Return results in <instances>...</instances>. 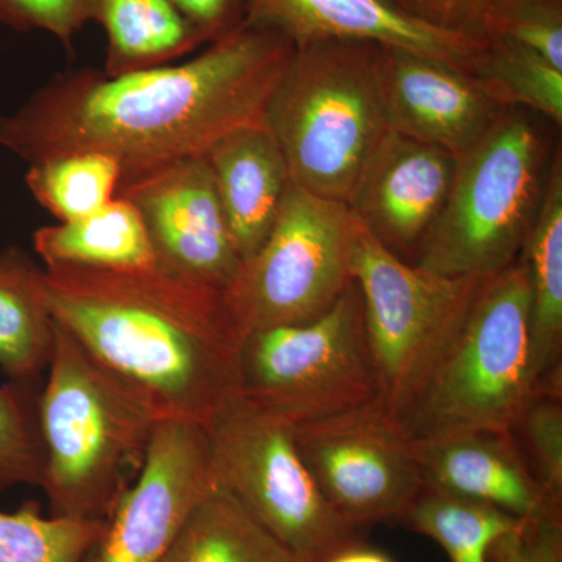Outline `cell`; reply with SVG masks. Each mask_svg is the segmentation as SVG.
I'll use <instances>...</instances> for the list:
<instances>
[{"mask_svg":"<svg viewBox=\"0 0 562 562\" xmlns=\"http://www.w3.org/2000/svg\"><path fill=\"white\" fill-rule=\"evenodd\" d=\"M217 484L302 562H325L361 530L342 519L306 469L291 424L235 397L206 425Z\"/></svg>","mask_w":562,"mask_h":562,"instance_id":"obj_7","label":"cell"},{"mask_svg":"<svg viewBox=\"0 0 562 562\" xmlns=\"http://www.w3.org/2000/svg\"><path fill=\"white\" fill-rule=\"evenodd\" d=\"M519 520L497 506L425 484L401 525L438 542L450 562H490L492 543Z\"/></svg>","mask_w":562,"mask_h":562,"instance_id":"obj_24","label":"cell"},{"mask_svg":"<svg viewBox=\"0 0 562 562\" xmlns=\"http://www.w3.org/2000/svg\"><path fill=\"white\" fill-rule=\"evenodd\" d=\"M490 562H562V512L520 519L492 543Z\"/></svg>","mask_w":562,"mask_h":562,"instance_id":"obj_32","label":"cell"},{"mask_svg":"<svg viewBox=\"0 0 562 562\" xmlns=\"http://www.w3.org/2000/svg\"><path fill=\"white\" fill-rule=\"evenodd\" d=\"M238 397L291 425L376 401L379 383L355 281L317 319L246 335Z\"/></svg>","mask_w":562,"mask_h":562,"instance_id":"obj_8","label":"cell"},{"mask_svg":"<svg viewBox=\"0 0 562 562\" xmlns=\"http://www.w3.org/2000/svg\"><path fill=\"white\" fill-rule=\"evenodd\" d=\"M244 21L279 32L294 47L330 41L413 52L469 72L484 36L446 31L394 0H244Z\"/></svg>","mask_w":562,"mask_h":562,"instance_id":"obj_14","label":"cell"},{"mask_svg":"<svg viewBox=\"0 0 562 562\" xmlns=\"http://www.w3.org/2000/svg\"><path fill=\"white\" fill-rule=\"evenodd\" d=\"M512 435L536 482L554 505L562 506V397L536 395Z\"/></svg>","mask_w":562,"mask_h":562,"instance_id":"obj_29","label":"cell"},{"mask_svg":"<svg viewBox=\"0 0 562 562\" xmlns=\"http://www.w3.org/2000/svg\"><path fill=\"white\" fill-rule=\"evenodd\" d=\"M233 246L241 261L257 254L271 232L291 183L279 143L265 124L238 128L203 154Z\"/></svg>","mask_w":562,"mask_h":562,"instance_id":"obj_18","label":"cell"},{"mask_svg":"<svg viewBox=\"0 0 562 562\" xmlns=\"http://www.w3.org/2000/svg\"><path fill=\"white\" fill-rule=\"evenodd\" d=\"M428 486L497 506L517 519L562 512L536 482L512 432L454 431L412 439Z\"/></svg>","mask_w":562,"mask_h":562,"instance_id":"obj_17","label":"cell"},{"mask_svg":"<svg viewBox=\"0 0 562 562\" xmlns=\"http://www.w3.org/2000/svg\"><path fill=\"white\" fill-rule=\"evenodd\" d=\"M40 273L24 251L0 249V369L11 382L33 383L49 368L55 322Z\"/></svg>","mask_w":562,"mask_h":562,"instance_id":"obj_22","label":"cell"},{"mask_svg":"<svg viewBox=\"0 0 562 562\" xmlns=\"http://www.w3.org/2000/svg\"><path fill=\"white\" fill-rule=\"evenodd\" d=\"M216 486L205 428L158 422L138 479L122 494L87 562H162Z\"/></svg>","mask_w":562,"mask_h":562,"instance_id":"obj_12","label":"cell"},{"mask_svg":"<svg viewBox=\"0 0 562 562\" xmlns=\"http://www.w3.org/2000/svg\"><path fill=\"white\" fill-rule=\"evenodd\" d=\"M162 562H302L217 484L181 528Z\"/></svg>","mask_w":562,"mask_h":562,"instance_id":"obj_23","label":"cell"},{"mask_svg":"<svg viewBox=\"0 0 562 562\" xmlns=\"http://www.w3.org/2000/svg\"><path fill=\"white\" fill-rule=\"evenodd\" d=\"M33 247L44 266L132 269L157 265L138 211L121 198L81 220L38 228Z\"/></svg>","mask_w":562,"mask_h":562,"instance_id":"obj_21","label":"cell"},{"mask_svg":"<svg viewBox=\"0 0 562 562\" xmlns=\"http://www.w3.org/2000/svg\"><path fill=\"white\" fill-rule=\"evenodd\" d=\"M106 522L43 517L33 505L0 512V562H87Z\"/></svg>","mask_w":562,"mask_h":562,"instance_id":"obj_27","label":"cell"},{"mask_svg":"<svg viewBox=\"0 0 562 562\" xmlns=\"http://www.w3.org/2000/svg\"><path fill=\"white\" fill-rule=\"evenodd\" d=\"M32 383L0 386V492L20 484L40 486L44 447Z\"/></svg>","mask_w":562,"mask_h":562,"instance_id":"obj_28","label":"cell"},{"mask_svg":"<svg viewBox=\"0 0 562 562\" xmlns=\"http://www.w3.org/2000/svg\"><path fill=\"white\" fill-rule=\"evenodd\" d=\"M349 268L361 295L379 401L398 419L484 279H449L403 261L351 213Z\"/></svg>","mask_w":562,"mask_h":562,"instance_id":"obj_9","label":"cell"},{"mask_svg":"<svg viewBox=\"0 0 562 562\" xmlns=\"http://www.w3.org/2000/svg\"><path fill=\"white\" fill-rule=\"evenodd\" d=\"M120 161L101 151L58 155L29 165L25 184L58 222L90 216L116 198Z\"/></svg>","mask_w":562,"mask_h":562,"instance_id":"obj_26","label":"cell"},{"mask_svg":"<svg viewBox=\"0 0 562 562\" xmlns=\"http://www.w3.org/2000/svg\"><path fill=\"white\" fill-rule=\"evenodd\" d=\"M291 432L325 501L360 530L401 525L427 484L414 460L412 438L379 398L291 425Z\"/></svg>","mask_w":562,"mask_h":562,"instance_id":"obj_11","label":"cell"},{"mask_svg":"<svg viewBox=\"0 0 562 562\" xmlns=\"http://www.w3.org/2000/svg\"><path fill=\"white\" fill-rule=\"evenodd\" d=\"M505 0H395L403 10L446 31L483 36L487 18Z\"/></svg>","mask_w":562,"mask_h":562,"instance_id":"obj_33","label":"cell"},{"mask_svg":"<svg viewBox=\"0 0 562 562\" xmlns=\"http://www.w3.org/2000/svg\"><path fill=\"white\" fill-rule=\"evenodd\" d=\"M454 165L450 151L390 131L362 168L347 206L376 241L413 265L441 214Z\"/></svg>","mask_w":562,"mask_h":562,"instance_id":"obj_15","label":"cell"},{"mask_svg":"<svg viewBox=\"0 0 562 562\" xmlns=\"http://www.w3.org/2000/svg\"><path fill=\"white\" fill-rule=\"evenodd\" d=\"M88 22L106 33V76L169 65L206 43L171 0H87Z\"/></svg>","mask_w":562,"mask_h":562,"instance_id":"obj_20","label":"cell"},{"mask_svg":"<svg viewBox=\"0 0 562 562\" xmlns=\"http://www.w3.org/2000/svg\"><path fill=\"white\" fill-rule=\"evenodd\" d=\"M50 516L109 522L138 479L158 420L138 395L55 324L36 401Z\"/></svg>","mask_w":562,"mask_h":562,"instance_id":"obj_3","label":"cell"},{"mask_svg":"<svg viewBox=\"0 0 562 562\" xmlns=\"http://www.w3.org/2000/svg\"><path fill=\"white\" fill-rule=\"evenodd\" d=\"M380 52L376 44L349 41L295 47L265 125L301 190L347 205L362 168L390 132Z\"/></svg>","mask_w":562,"mask_h":562,"instance_id":"obj_4","label":"cell"},{"mask_svg":"<svg viewBox=\"0 0 562 562\" xmlns=\"http://www.w3.org/2000/svg\"><path fill=\"white\" fill-rule=\"evenodd\" d=\"M52 319L127 384L155 419L206 427L238 397L246 333L225 291L160 266L41 268Z\"/></svg>","mask_w":562,"mask_h":562,"instance_id":"obj_2","label":"cell"},{"mask_svg":"<svg viewBox=\"0 0 562 562\" xmlns=\"http://www.w3.org/2000/svg\"><path fill=\"white\" fill-rule=\"evenodd\" d=\"M294 49L279 32L244 21L179 65L114 77L68 70L0 116V147L27 165L101 151L120 161L122 180L201 157L228 133L265 124Z\"/></svg>","mask_w":562,"mask_h":562,"instance_id":"obj_1","label":"cell"},{"mask_svg":"<svg viewBox=\"0 0 562 562\" xmlns=\"http://www.w3.org/2000/svg\"><path fill=\"white\" fill-rule=\"evenodd\" d=\"M116 198L138 211L161 269L214 290L232 286L243 261L203 155L122 180Z\"/></svg>","mask_w":562,"mask_h":562,"instance_id":"obj_13","label":"cell"},{"mask_svg":"<svg viewBox=\"0 0 562 562\" xmlns=\"http://www.w3.org/2000/svg\"><path fill=\"white\" fill-rule=\"evenodd\" d=\"M469 74L502 109L541 114L561 127L562 70L520 44L484 36Z\"/></svg>","mask_w":562,"mask_h":562,"instance_id":"obj_25","label":"cell"},{"mask_svg":"<svg viewBox=\"0 0 562 562\" xmlns=\"http://www.w3.org/2000/svg\"><path fill=\"white\" fill-rule=\"evenodd\" d=\"M394 2H395V0H394Z\"/></svg>","mask_w":562,"mask_h":562,"instance_id":"obj_36","label":"cell"},{"mask_svg":"<svg viewBox=\"0 0 562 562\" xmlns=\"http://www.w3.org/2000/svg\"><path fill=\"white\" fill-rule=\"evenodd\" d=\"M350 210L290 183L268 238L225 291L244 333L305 324L350 286Z\"/></svg>","mask_w":562,"mask_h":562,"instance_id":"obj_10","label":"cell"},{"mask_svg":"<svg viewBox=\"0 0 562 562\" xmlns=\"http://www.w3.org/2000/svg\"><path fill=\"white\" fill-rule=\"evenodd\" d=\"M380 87L390 131L458 157L494 127L503 111L465 70L382 47Z\"/></svg>","mask_w":562,"mask_h":562,"instance_id":"obj_16","label":"cell"},{"mask_svg":"<svg viewBox=\"0 0 562 562\" xmlns=\"http://www.w3.org/2000/svg\"><path fill=\"white\" fill-rule=\"evenodd\" d=\"M549 139L530 111H503L458 155L441 214L413 265L449 279H487L522 257L549 176Z\"/></svg>","mask_w":562,"mask_h":562,"instance_id":"obj_6","label":"cell"},{"mask_svg":"<svg viewBox=\"0 0 562 562\" xmlns=\"http://www.w3.org/2000/svg\"><path fill=\"white\" fill-rule=\"evenodd\" d=\"M87 22V0H0V24L22 33H49L66 49Z\"/></svg>","mask_w":562,"mask_h":562,"instance_id":"obj_31","label":"cell"},{"mask_svg":"<svg viewBox=\"0 0 562 562\" xmlns=\"http://www.w3.org/2000/svg\"><path fill=\"white\" fill-rule=\"evenodd\" d=\"M530 286L519 260L487 277L398 422L412 439L512 432L538 395L530 355Z\"/></svg>","mask_w":562,"mask_h":562,"instance_id":"obj_5","label":"cell"},{"mask_svg":"<svg viewBox=\"0 0 562 562\" xmlns=\"http://www.w3.org/2000/svg\"><path fill=\"white\" fill-rule=\"evenodd\" d=\"M173 7L201 32L206 43L244 22V0H171Z\"/></svg>","mask_w":562,"mask_h":562,"instance_id":"obj_34","label":"cell"},{"mask_svg":"<svg viewBox=\"0 0 562 562\" xmlns=\"http://www.w3.org/2000/svg\"><path fill=\"white\" fill-rule=\"evenodd\" d=\"M483 36L520 44L562 70V0H505L487 18Z\"/></svg>","mask_w":562,"mask_h":562,"instance_id":"obj_30","label":"cell"},{"mask_svg":"<svg viewBox=\"0 0 562 562\" xmlns=\"http://www.w3.org/2000/svg\"><path fill=\"white\" fill-rule=\"evenodd\" d=\"M325 562H394L391 560L390 554L382 552V550L372 549V547L364 546V543H353L347 547Z\"/></svg>","mask_w":562,"mask_h":562,"instance_id":"obj_35","label":"cell"},{"mask_svg":"<svg viewBox=\"0 0 562 562\" xmlns=\"http://www.w3.org/2000/svg\"><path fill=\"white\" fill-rule=\"evenodd\" d=\"M530 286V355L538 394L562 397V158L553 151L546 191L522 257Z\"/></svg>","mask_w":562,"mask_h":562,"instance_id":"obj_19","label":"cell"}]
</instances>
